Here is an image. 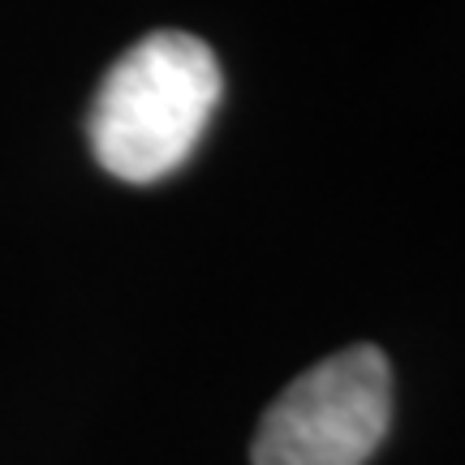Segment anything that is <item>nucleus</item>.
<instances>
[{"instance_id":"nucleus-2","label":"nucleus","mask_w":465,"mask_h":465,"mask_svg":"<svg viewBox=\"0 0 465 465\" xmlns=\"http://www.w3.org/2000/svg\"><path fill=\"white\" fill-rule=\"evenodd\" d=\"M392 422V366L375 345H349L302 371L267 405L254 465H366Z\"/></svg>"},{"instance_id":"nucleus-1","label":"nucleus","mask_w":465,"mask_h":465,"mask_svg":"<svg viewBox=\"0 0 465 465\" xmlns=\"http://www.w3.org/2000/svg\"><path fill=\"white\" fill-rule=\"evenodd\" d=\"M224 95L216 52L199 35L151 31L104 74L86 138L104 173L151 185L194 155Z\"/></svg>"}]
</instances>
